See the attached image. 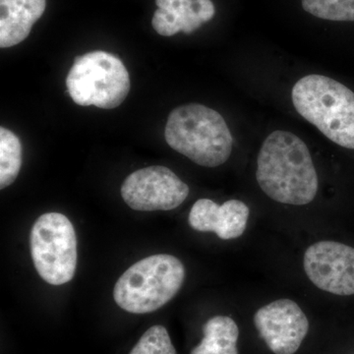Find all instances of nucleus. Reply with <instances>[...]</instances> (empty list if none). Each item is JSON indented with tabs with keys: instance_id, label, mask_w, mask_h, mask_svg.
<instances>
[{
	"instance_id": "423d86ee",
	"label": "nucleus",
	"mask_w": 354,
	"mask_h": 354,
	"mask_svg": "<svg viewBox=\"0 0 354 354\" xmlns=\"http://www.w3.org/2000/svg\"><path fill=\"white\" fill-rule=\"evenodd\" d=\"M30 246L35 268L41 278L53 286L73 279L77 266L75 230L67 216L46 213L32 225Z\"/></svg>"
},
{
	"instance_id": "0eeeda50",
	"label": "nucleus",
	"mask_w": 354,
	"mask_h": 354,
	"mask_svg": "<svg viewBox=\"0 0 354 354\" xmlns=\"http://www.w3.org/2000/svg\"><path fill=\"white\" fill-rule=\"evenodd\" d=\"M189 187L171 169L152 165L133 172L121 186V196L135 211H171L180 206Z\"/></svg>"
},
{
	"instance_id": "1a4fd4ad",
	"label": "nucleus",
	"mask_w": 354,
	"mask_h": 354,
	"mask_svg": "<svg viewBox=\"0 0 354 354\" xmlns=\"http://www.w3.org/2000/svg\"><path fill=\"white\" fill-rule=\"evenodd\" d=\"M254 324L274 354H295L304 341L309 322L298 304L279 299L256 312Z\"/></svg>"
},
{
	"instance_id": "dca6fc26",
	"label": "nucleus",
	"mask_w": 354,
	"mask_h": 354,
	"mask_svg": "<svg viewBox=\"0 0 354 354\" xmlns=\"http://www.w3.org/2000/svg\"><path fill=\"white\" fill-rule=\"evenodd\" d=\"M129 354H177L171 337L162 325L147 330Z\"/></svg>"
},
{
	"instance_id": "f257e3e1",
	"label": "nucleus",
	"mask_w": 354,
	"mask_h": 354,
	"mask_svg": "<svg viewBox=\"0 0 354 354\" xmlns=\"http://www.w3.org/2000/svg\"><path fill=\"white\" fill-rule=\"evenodd\" d=\"M256 178L274 201L304 206L313 201L319 180L308 147L288 131H274L263 142Z\"/></svg>"
},
{
	"instance_id": "20e7f679",
	"label": "nucleus",
	"mask_w": 354,
	"mask_h": 354,
	"mask_svg": "<svg viewBox=\"0 0 354 354\" xmlns=\"http://www.w3.org/2000/svg\"><path fill=\"white\" fill-rule=\"evenodd\" d=\"M185 279L181 261L169 254H157L139 261L116 281L114 301L133 314L156 311L171 301Z\"/></svg>"
},
{
	"instance_id": "2eb2a0df",
	"label": "nucleus",
	"mask_w": 354,
	"mask_h": 354,
	"mask_svg": "<svg viewBox=\"0 0 354 354\" xmlns=\"http://www.w3.org/2000/svg\"><path fill=\"white\" fill-rule=\"evenodd\" d=\"M302 7L320 19L354 22V0H302Z\"/></svg>"
},
{
	"instance_id": "9d476101",
	"label": "nucleus",
	"mask_w": 354,
	"mask_h": 354,
	"mask_svg": "<svg viewBox=\"0 0 354 354\" xmlns=\"http://www.w3.org/2000/svg\"><path fill=\"white\" fill-rule=\"evenodd\" d=\"M249 211L245 203L230 200L223 205L212 200H198L191 208L190 227L197 232H215L221 239H239L245 232Z\"/></svg>"
},
{
	"instance_id": "f8f14e48",
	"label": "nucleus",
	"mask_w": 354,
	"mask_h": 354,
	"mask_svg": "<svg viewBox=\"0 0 354 354\" xmlns=\"http://www.w3.org/2000/svg\"><path fill=\"white\" fill-rule=\"evenodd\" d=\"M46 0H0V48L22 43L43 16Z\"/></svg>"
},
{
	"instance_id": "39448f33",
	"label": "nucleus",
	"mask_w": 354,
	"mask_h": 354,
	"mask_svg": "<svg viewBox=\"0 0 354 354\" xmlns=\"http://www.w3.org/2000/svg\"><path fill=\"white\" fill-rule=\"evenodd\" d=\"M66 86L76 104L113 109L129 94L130 77L120 58L95 50L76 57L66 77Z\"/></svg>"
},
{
	"instance_id": "7ed1b4c3",
	"label": "nucleus",
	"mask_w": 354,
	"mask_h": 354,
	"mask_svg": "<svg viewBox=\"0 0 354 354\" xmlns=\"http://www.w3.org/2000/svg\"><path fill=\"white\" fill-rule=\"evenodd\" d=\"M293 106L330 141L354 150V93L323 75L305 76L293 86Z\"/></svg>"
},
{
	"instance_id": "9b49d317",
	"label": "nucleus",
	"mask_w": 354,
	"mask_h": 354,
	"mask_svg": "<svg viewBox=\"0 0 354 354\" xmlns=\"http://www.w3.org/2000/svg\"><path fill=\"white\" fill-rule=\"evenodd\" d=\"M156 6L152 25L164 37L179 32L191 34L213 19L216 13L212 0H156Z\"/></svg>"
},
{
	"instance_id": "ddd939ff",
	"label": "nucleus",
	"mask_w": 354,
	"mask_h": 354,
	"mask_svg": "<svg viewBox=\"0 0 354 354\" xmlns=\"http://www.w3.org/2000/svg\"><path fill=\"white\" fill-rule=\"evenodd\" d=\"M203 333L202 342L190 354H239V326L230 317H213L205 324Z\"/></svg>"
},
{
	"instance_id": "f03ea898",
	"label": "nucleus",
	"mask_w": 354,
	"mask_h": 354,
	"mask_svg": "<svg viewBox=\"0 0 354 354\" xmlns=\"http://www.w3.org/2000/svg\"><path fill=\"white\" fill-rule=\"evenodd\" d=\"M165 137L174 151L206 167L225 164L234 147V138L223 116L200 104L174 109L167 118Z\"/></svg>"
},
{
	"instance_id": "6e6552de",
	"label": "nucleus",
	"mask_w": 354,
	"mask_h": 354,
	"mask_svg": "<svg viewBox=\"0 0 354 354\" xmlns=\"http://www.w3.org/2000/svg\"><path fill=\"white\" fill-rule=\"evenodd\" d=\"M310 281L333 295H354V248L335 241L317 242L304 254Z\"/></svg>"
},
{
	"instance_id": "4468645a",
	"label": "nucleus",
	"mask_w": 354,
	"mask_h": 354,
	"mask_svg": "<svg viewBox=\"0 0 354 354\" xmlns=\"http://www.w3.org/2000/svg\"><path fill=\"white\" fill-rule=\"evenodd\" d=\"M22 165L20 139L7 128H0V188L8 187L17 178Z\"/></svg>"
}]
</instances>
